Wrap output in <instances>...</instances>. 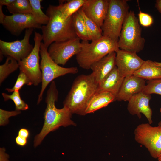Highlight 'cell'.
Here are the masks:
<instances>
[{"instance_id":"1","label":"cell","mask_w":161,"mask_h":161,"mask_svg":"<svg viewBox=\"0 0 161 161\" xmlns=\"http://www.w3.org/2000/svg\"><path fill=\"white\" fill-rule=\"evenodd\" d=\"M58 92L54 80L51 83L45 98L46 108L44 113V122L42 129L35 137L34 146L35 148L41 143L45 137L50 132L61 126H75L71 120L72 113L67 108L64 106L60 109L55 106L58 99Z\"/></svg>"},{"instance_id":"2","label":"cell","mask_w":161,"mask_h":161,"mask_svg":"<svg viewBox=\"0 0 161 161\" xmlns=\"http://www.w3.org/2000/svg\"><path fill=\"white\" fill-rule=\"evenodd\" d=\"M98 84L92 73L79 75L74 80L63 102L64 106L69 109L72 114L86 115L87 105L97 92Z\"/></svg>"},{"instance_id":"3","label":"cell","mask_w":161,"mask_h":161,"mask_svg":"<svg viewBox=\"0 0 161 161\" xmlns=\"http://www.w3.org/2000/svg\"><path fill=\"white\" fill-rule=\"evenodd\" d=\"M48 23L42 26V38L46 47L53 42L78 38L74 30L72 16L66 19L62 16L56 6L49 5L46 11Z\"/></svg>"},{"instance_id":"4","label":"cell","mask_w":161,"mask_h":161,"mask_svg":"<svg viewBox=\"0 0 161 161\" xmlns=\"http://www.w3.org/2000/svg\"><path fill=\"white\" fill-rule=\"evenodd\" d=\"M81 44V49L76 55V60L79 66L86 69H90L93 64L119 49L117 41L104 36L90 43L82 41Z\"/></svg>"},{"instance_id":"5","label":"cell","mask_w":161,"mask_h":161,"mask_svg":"<svg viewBox=\"0 0 161 161\" xmlns=\"http://www.w3.org/2000/svg\"><path fill=\"white\" fill-rule=\"evenodd\" d=\"M142 28L134 12L128 13L123 23L118 45L119 49L136 53L143 49L145 40L141 35Z\"/></svg>"},{"instance_id":"6","label":"cell","mask_w":161,"mask_h":161,"mask_svg":"<svg viewBox=\"0 0 161 161\" xmlns=\"http://www.w3.org/2000/svg\"><path fill=\"white\" fill-rule=\"evenodd\" d=\"M127 0H109L108 11L101 27L103 36L118 41L123 25L129 12Z\"/></svg>"},{"instance_id":"7","label":"cell","mask_w":161,"mask_h":161,"mask_svg":"<svg viewBox=\"0 0 161 161\" xmlns=\"http://www.w3.org/2000/svg\"><path fill=\"white\" fill-rule=\"evenodd\" d=\"M48 49L42 42L40 54L41 57L40 67L42 79L41 89L37 101V104H39L42 100L44 93L47 86L54 79L67 74H75L78 72L77 67L65 68L56 64L49 55Z\"/></svg>"},{"instance_id":"8","label":"cell","mask_w":161,"mask_h":161,"mask_svg":"<svg viewBox=\"0 0 161 161\" xmlns=\"http://www.w3.org/2000/svg\"><path fill=\"white\" fill-rule=\"evenodd\" d=\"M134 134L136 141L144 146L152 157L157 158L161 154V127L142 123L135 128Z\"/></svg>"},{"instance_id":"9","label":"cell","mask_w":161,"mask_h":161,"mask_svg":"<svg viewBox=\"0 0 161 161\" xmlns=\"http://www.w3.org/2000/svg\"><path fill=\"white\" fill-rule=\"evenodd\" d=\"M34 46L31 52L25 58L18 61L20 72L24 73L35 86L42 82V75L39 64L41 44L42 41L41 35L35 31Z\"/></svg>"},{"instance_id":"10","label":"cell","mask_w":161,"mask_h":161,"mask_svg":"<svg viewBox=\"0 0 161 161\" xmlns=\"http://www.w3.org/2000/svg\"><path fill=\"white\" fill-rule=\"evenodd\" d=\"M81 42L78 38L55 42L48 47V51L52 59L57 64L64 65L74 55L80 51Z\"/></svg>"},{"instance_id":"11","label":"cell","mask_w":161,"mask_h":161,"mask_svg":"<svg viewBox=\"0 0 161 161\" xmlns=\"http://www.w3.org/2000/svg\"><path fill=\"white\" fill-rule=\"evenodd\" d=\"M34 29L31 28L26 30L24 38L21 40L7 42L0 39V54L11 57L18 61L27 57L34 47L29 42Z\"/></svg>"},{"instance_id":"12","label":"cell","mask_w":161,"mask_h":161,"mask_svg":"<svg viewBox=\"0 0 161 161\" xmlns=\"http://www.w3.org/2000/svg\"><path fill=\"white\" fill-rule=\"evenodd\" d=\"M2 24L11 34L16 36L19 35L24 29H41L42 26L36 22L32 14L6 15Z\"/></svg>"},{"instance_id":"13","label":"cell","mask_w":161,"mask_h":161,"mask_svg":"<svg viewBox=\"0 0 161 161\" xmlns=\"http://www.w3.org/2000/svg\"><path fill=\"white\" fill-rule=\"evenodd\" d=\"M116 53V66L120 75L124 78L133 75L145 61L135 52L119 49Z\"/></svg>"},{"instance_id":"14","label":"cell","mask_w":161,"mask_h":161,"mask_svg":"<svg viewBox=\"0 0 161 161\" xmlns=\"http://www.w3.org/2000/svg\"><path fill=\"white\" fill-rule=\"evenodd\" d=\"M151 98V95L143 91L134 95L129 99L127 105V109L131 115H136L139 119L143 114L150 124L153 123L152 119V111L149 102Z\"/></svg>"},{"instance_id":"15","label":"cell","mask_w":161,"mask_h":161,"mask_svg":"<svg viewBox=\"0 0 161 161\" xmlns=\"http://www.w3.org/2000/svg\"><path fill=\"white\" fill-rule=\"evenodd\" d=\"M109 0H86L81 9L86 16L101 27L107 14Z\"/></svg>"},{"instance_id":"16","label":"cell","mask_w":161,"mask_h":161,"mask_svg":"<svg viewBox=\"0 0 161 161\" xmlns=\"http://www.w3.org/2000/svg\"><path fill=\"white\" fill-rule=\"evenodd\" d=\"M146 85L145 80L134 75L125 77L115 101H128L134 95L143 91Z\"/></svg>"},{"instance_id":"17","label":"cell","mask_w":161,"mask_h":161,"mask_svg":"<svg viewBox=\"0 0 161 161\" xmlns=\"http://www.w3.org/2000/svg\"><path fill=\"white\" fill-rule=\"evenodd\" d=\"M116 55L115 52H112L91 65L90 69L98 83L116 66Z\"/></svg>"},{"instance_id":"18","label":"cell","mask_w":161,"mask_h":161,"mask_svg":"<svg viewBox=\"0 0 161 161\" xmlns=\"http://www.w3.org/2000/svg\"><path fill=\"white\" fill-rule=\"evenodd\" d=\"M124 78L120 74L116 66L98 84L97 91L109 92L116 97Z\"/></svg>"},{"instance_id":"19","label":"cell","mask_w":161,"mask_h":161,"mask_svg":"<svg viewBox=\"0 0 161 161\" xmlns=\"http://www.w3.org/2000/svg\"><path fill=\"white\" fill-rule=\"evenodd\" d=\"M115 96L106 91H97L90 99L86 106V114L92 113L106 106L111 103L115 101Z\"/></svg>"},{"instance_id":"20","label":"cell","mask_w":161,"mask_h":161,"mask_svg":"<svg viewBox=\"0 0 161 161\" xmlns=\"http://www.w3.org/2000/svg\"><path fill=\"white\" fill-rule=\"evenodd\" d=\"M145 80H150L161 78V67L157 65L154 61L147 60L133 74Z\"/></svg>"},{"instance_id":"21","label":"cell","mask_w":161,"mask_h":161,"mask_svg":"<svg viewBox=\"0 0 161 161\" xmlns=\"http://www.w3.org/2000/svg\"><path fill=\"white\" fill-rule=\"evenodd\" d=\"M86 0H59L56 6L63 17L66 19L72 16L83 5Z\"/></svg>"},{"instance_id":"22","label":"cell","mask_w":161,"mask_h":161,"mask_svg":"<svg viewBox=\"0 0 161 161\" xmlns=\"http://www.w3.org/2000/svg\"><path fill=\"white\" fill-rule=\"evenodd\" d=\"M78 11L83 18L89 41L96 40L102 37L103 35L101 28L87 17L81 8Z\"/></svg>"},{"instance_id":"23","label":"cell","mask_w":161,"mask_h":161,"mask_svg":"<svg viewBox=\"0 0 161 161\" xmlns=\"http://www.w3.org/2000/svg\"><path fill=\"white\" fill-rule=\"evenodd\" d=\"M72 17L73 27L78 38L82 41H89L83 18L78 10Z\"/></svg>"},{"instance_id":"24","label":"cell","mask_w":161,"mask_h":161,"mask_svg":"<svg viewBox=\"0 0 161 161\" xmlns=\"http://www.w3.org/2000/svg\"><path fill=\"white\" fill-rule=\"evenodd\" d=\"M18 62L10 56H7L5 63L0 65V84H2L4 80L11 73L19 68Z\"/></svg>"},{"instance_id":"25","label":"cell","mask_w":161,"mask_h":161,"mask_svg":"<svg viewBox=\"0 0 161 161\" xmlns=\"http://www.w3.org/2000/svg\"><path fill=\"white\" fill-rule=\"evenodd\" d=\"M32 10V14L37 23L46 25L49 21L48 16L42 11L41 5L42 0H29Z\"/></svg>"},{"instance_id":"26","label":"cell","mask_w":161,"mask_h":161,"mask_svg":"<svg viewBox=\"0 0 161 161\" xmlns=\"http://www.w3.org/2000/svg\"><path fill=\"white\" fill-rule=\"evenodd\" d=\"M8 11L13 14H32V10L28 0H15L6 7Z\"/></svg>"},{"instance_id":"27","label":"cell","mask_w":161,"mask_h":161,"mask_svg":"<svg viewBox=\"0 0 161 161\" xmlns=\"http://www.w3.org/2000/svg\"><path fill=\"white\" fill-rule=\"evenodd\" d=\"M2 95L4 101L10 100L14 102L15 106V110L21 111L28 109V104L21 98L19 91L13 92L10 95L2 93Z\"/></svg>"},{"instance_id":"28","label":"cell","mask_w":161,"mask_h":161,"mask_svg":"<svg viewBox=\"0 0 161 161\" xmlns=\"http://www.w3.org/2000/svg\"><path fill=\"white\" fill-rule=\"evenodd\" d=\"M31 86L33 83L28 76L24 72H20L16 83L11 88H6L5 90L9 92L19 91L24 85Z\"/></svg>"},{"instance_id":"29","label":"cell","mask_w":161,"mask_h":161,"mask_svg":"<svg viewBox=\"0 0 161 161\" xmlns=\"http://www.w3.org/2000/svg\"><path fill=\"white\" fill-rule=\"evenodd\" d=\"M143 92L147 94H155L161 95V78L147 80Z\"/></svg>"},{"instance_id":"30","label":"cell","mask_w":161,"mask_h":161,"mask_svg":"<svg viewBox=\"0 0 161 161\" xmlns=\"http://www.w3.org/2000/svg\"><path fill=\"white\" fill-rule=\"evenodd\" d=\"M21 113V111L15 110L8 111L0 109V125L5 126L9 123V118L16 116Z\"/></svg>"},{"instance_id":"31","label":"cell","mask_w":161,"mask_h":161,"mask_svg":"<svg viewBox=\"0 0 161 161\" xmlns=\"http://www.w3.org/2000/svg\"><path fill=\"white\" fill-rule=\"evenodd\" d=\"M138 16V20L140 25L144 27H147L152 24L153 18L148 14L142 12L140 10Z\"/></svg>"},{"instance_id":"32","label":"cell","mask_w":161,"mask_h":161,"mask_svg":"<svg viewBox=\"0 0 161 161\" xmlns=\"http://www.w3.org/2000/svg\"><path fill=\"white\" fill-rule=\"evenodd\" d=\"M15 141L17 145L24 146L27 144V139L17 135L15 138Z\"/></svg>"},{"instance_id":"33","label":"cell","mask_w":161,"mask_h":161,"mask_svg":"<svg viewBox=\"0 0 161 161\" xmlns=\"http://www.w3.org/2000/svg\"><path fill=\"white\" fill-rule=\"evenodd\" d=\"M9 155L5 152L4 148H0V161H9Z\"/></svg>"},{"instance_id":"34","label":"cell","mask_w":161,"mask_h":161,"mask_svg":"<svg viewBox=\"0 0 161 161\" xmlns=\"http://www.w3.org/2000/svg\"><path fill=\"white\" fill-rule=\"evenodd\" d=\"M29 135L30 132L29 130L26 128H21L18 132V135L27 139Z\"/></svg>"},{"instance_id":"35","label":"cell","mask_w":161,"mask_h":161,"mask_svg":"<svg viewBox=\"0 0 161 161\" xmlns=\"http://www.w3.org/2000/svg\"><path fill=\"white\" fill-rule=\"evenodd\" d=\"M15 0H0V5L3 6L5 5L7 6H9Z\"/></svg>"},{"instance_id":"36","label":"cell","mask_w":161,"mask_h":161,"mask_svg":"<svg viewBox=\"0 0 161 161\" xmlns=\"http://www.w3.org/2000/svg\"><path fill=\"white\" fill-rule=\"evenodd\" d=\"M2 6L0 5V23H2L5 16V15L4 13L2 10Z\"/></svg>"},{"instance_id":"37","label":"cell","mask_w":161,"mask_h":161,"mask_svg":"<svg viewBox=\"0 0 161 161\" xmlns=\"http://www.w3.org/2000/svg\"><path fill=\"white\" fill-rule=\"evenodd\" d=\"M155 7L158 11L161 13V0L156 1Z\"/></svg>"},{"instance_id":"38","label":"cell","mask_w":161,"mask_h":161,"mask_svg":"<svg viewBox=\"0 0 161 161\" xmlns=\"http://www.w3.org/2000/svg\"><path fill=\"white\" fill-rule=\"evenodd\" d=\"M160 114L161 115V107L160 108ZM158 126L161 127V120L158 123Z\"/></svg>"},{"instance_id":"39","label":"cell","mask_w":161,"mask_h":161,"mask_svg":"<svg viewBox=\"0 0 161 161\" xmlns=\"http://www.w3.org/2000/svg\"><path fill=\"white\" fill-rule=\"evenodd\" d=\"M155 63L158 66L161 67V62L154 61Z\"/></svg>"},{"instance_id":"40","label":"cell","mask_w":161,"mask_h":161,"mask_svg":"<svg viewBox=\"0 0 161 161\" xmlns=\"http://www.w3.org/2000/svg\"><path fill=\"white\" fill-rule=\"evenodd\" d=\"M158 161H161V154L157 158Z\"/></svg>"}]
</instances>
